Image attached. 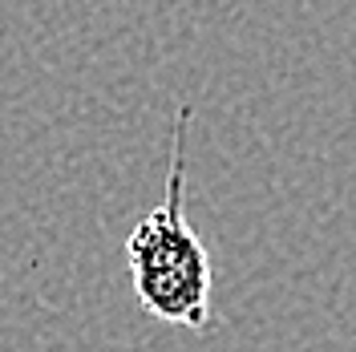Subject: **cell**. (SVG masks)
Listing matches in <instances>:
<instances>
[{
    "mask_svg": "<svg viewBox=\"0 0 356 352\" xmlns=\"http://www.w3.org/2000/svg\"><path fill=\"white\" fill-rule=\"evenodd\" d=\"M186 126L191 106H178L170 130V166L166 195L150 215H142L126 239L130 280L138 304L154 320L202 332L211 324V255L199 231L186 219Z\"/></svg>",
    "mask_w": 356,
    "mask_h": 352,
    "instance_id": "1",
    "label": "cell"
}]
</instances>
